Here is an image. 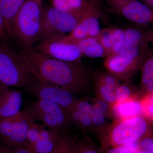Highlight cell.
<instances>
[{"instance_id": "obj_24", "label": "cell", "mask_w": 153, "mask_h": 153, "mask_svg": "<svg viewBox=\"0 0 153 153\" xmlns=\"http://www.w3.org/2000/svg\"><path fill=\"white\" fill-rule=\"evenodd\" d=\"M140 100L142 115L153 123V94H143Z\"/></svg>"}, {"instance_id": "obj_36", "label": "cell", "mask_w": 153, "mask_h": 153, "mask_svg": "<svg viewBox=\"0 0 153 153\" xmlns=\"http://www.w3.org/2000/svg\"><path fill=\"white\" fill-rule=\"evenodd\" d=\"M11 38L7 32L4 21L0 11V41H10Z\"/></svg>"}, {"instance_id": "obj_32", "label": "cell", "mask_w": 153, "mask_h": 153, "mask_svg": "<svg viewBox=\"0 0 153 153\" xmlns=\"http://www.w3.org/2000/svg\"><path fill=\"white\" fill-rule=\"evenodd\" d=\"M76 126L84 131H93V122L91 114H83L82 118Z\"/></svg>"}, {"instance_id": "obj_29", "label": "cell", "mask_w": 153, "mask_h": 153, "mask_svg": "<svg viewBox=\"0 0 153 153\" xmlns=\"http://www.w3.org/2000/svg\"><path fill=\"white\" fill-rule=\"evenodd\" d=\"M95 78V80L103 83L114 90L120 84V81L121 80L108 71L99 73Z\"/></svg>"}, {"instance_id": "obj_1", "label": "cell", "mask_w": 153, "mask_h": 153, "mask_svg": "<svg viewBox=\"0 0 153 153\" xmlns=\"http://www.w3.org/2000/svg\"><path fill=\"white\" fill-rule=\"evenodd\" d=\"M21 52L31 74L41 81L73 93L84 91L90 84V74L80 63L57 60L33 49H23Z\"/></svg>"}, {"instance_id": "obj_27", "label": "cell", "mask_w": 153, "mask_h": 153, "mask_svg": "<svg viewBox=\"0 0 153 153\" xmlns=\"http://www.w3.org/2000/svg\"><path fill=\"white\" fill-rule=\"evenodd\" d=\"M93 125V131L99 134L108 126L107 117L101 112L93 109L91 113Z\"/></svg>"}, {"instance_id": "obj_28", "label": "cell", "mask_w": 153, "mask_h": 153, "mask_svg": "<svg viewBox=\"0 0 153 153\" xmlns=\"http://www.w3.org/2000/svg\"><path fill=\"white\" fill-rule=\"evenodd\" d=\"M47 127L44 124H33L28 130L27 134V145L26 147L34 144L38 141L41 133Z\"/></svg>"}, {"instance_id": "obj_5", "label": "cell", "mask_w": 153, "mask_h": 153, "mask_svg": "<svg viewBox=\"0 0 153 153\" xmlns=\"http://www.w3.org/2000/svg\"><path fill=\"white\" fill-rule=\"evenodd\" d=\"M89 13L82 14L69 13L62 12L51 5L43 7L42 28L40 40L50 36L70 33Z\"/></svg>"}, {"instance_id": "obj_4", "label": "cell", "mask_w": 153, "mask_h": 153, "mask_svg": "<svg viewBox=\"0 0 153 153\" xmlns=\"http://www.w3.org/2000/svg\"><path fill=\"white\" fill-rule=\"evenodd\" d=\"M32 76L21 51L14 49L10 41H0V82L25 88Z\"/></svg>"}, {"instance_id": "obj_33", "label": "cell", "mask_w": 153, "mask_h": 153, "mask_svg": "<svg viewBox=\"0 0 153 153\" xmlns=\"http://www.w3.org/2000/svg\"><path fill=\"white\" fill-rule=\"evenodd\" d=\"M0 153H33L26 147H12L1 143H0Z\"/></svg>"}, {"instance_id": "obj_18", "label": "cell", "mask_w": 153, "mask_h": 153, "mask_svg": "<svg viewBox=\"0 0 153 153\" xmlns=\"http://www.w3.org/2000/svg\"><path fill=\"white\" fill-rule=\"evenodd\" d=\"M26 0H0V11L5 20L12 21Z\"/></svg>"}, {"instance_id": "obj_13", "label": "cell", "mask_w": 153, "mask_h": 153, "mask_svg": "<svg viewBox=\"0 0 153 153\" xmlns=\"http://www.w3.org/2000/svg\"><path fill=\"white\" fill-rule=\"evenodd\" d=\"M63 130L58 129H44L34 144L26 147L33 153H50L57 144Z\"/></svg>"}, {"instance_id": "obj_31", "label": "cell", "mask_w": 153, "mask_h": 153, "mask_svg": "<svg viewBox=\"0 0 153 153\" xmlns=\"http://www.w3.org/2000/svg\"><path fill=\"white\" fill-rule=\"evenodd\" d=\"M73 108L83 114H91L93 109V104L92 101L90 102L85 99H78Z\"/></svg>"}, {"instance_id": "obj_2", "label": "cell", "mask_w": 153, "mask_h": 153, "mask_svg": "<svg viewBox=\"0 0 153 153\" xmlns=\"http://www.w3.org/2000/svg\"><path fill=\"white\" fill-rule=\"evenodd\" d=\"M152 134V123L143 116L117 120L98 134L101 149L138 142L144 137Z\"/></svg>"}, {"instance_id": "obj_25", "label": "cell", "mask_w": 153, "mask_h": 153, "mask_svg": "<svg viewBox=\"0 0 153 153\" xmlns=\"http://www.w3.org/2000/svg\"><path fill=\"white\" fill-rule=\"evenodd\" d=\"M74 153H100L91 140L88 138H83L76 140Z\"/></svg>"}, {"instance_id": "obj_34", "label": "cell", "mask_w": 153, "mask_h": 153, "mask_svg": "<svg viewBox=\"0 0 153 153\" xmlns=\"http://www.w3.org/2000/svg\"><path fill=\"white\" fill-rule=\"evenodd\" d=\"M100 153H134L136 152L126 146L99 149Z\"/></svg>"}, {"instance_id": "obj_39", "label": "cell", "mask_w": 153, "mask_h": 153, "mask_svg": "<svg viewBox=\"0 0 153 153\" xmlns=\"http://www.w3.org/2000/svg\"></svg>"}, {"instance_id": "obj_20", "label": "cell", "mask_w": 153, "mask_h": 153, "mask_svg": "<svg viewBox=\"0 0 153 153\" xmlns=\"http://www.w3.org/2000/svg\"><path fill=\"white\" fill-rule=\"evenodd\" d=\"M126 43L125 46H142L146 45V41L148 40L147 34L134 28H129L125 30Z\"/></svg>"}, {"instance_id": "obj_30", "label": "cell", "mask_w": 153, "mask_h": 153, "mask_svg": "<svg viewBox=\"0 0 153 153\" xmlns=\"http://www.w3.org/2000/svg\"><path fill=\"white\" fill-rule=\"evenodd\" d=\"M93 108L101 112L107 117L112 115V108L109 103L100 99L93 100L92 101Z\"/></svg>"}, {"instance_id": "obj_23", "label": "cell", "mask_w": 153, "mask_h": 153, "mask_svg": "<svg viewBox=\"0 0 153 153\" xmlns=\"http://www.w3.org/2000/svg\"><path fill=\"white\" fill-rule=\"evenodd\" d=\"M116 103H119L137 95L133 91L131 86L128 83L120 84L115 90ZM115 103V104H116Z\"/></svg>"}, {"instance_id": "obj_15", "label": "cell", "mask_w": 153, "mask_h": 153, "mask_svg": "<svg viewBox=\"0 0 153 153\" xmlns=\"http://www.w3.org/2000/svg\"><path fill=\"white\" fill-rule=\"evenodd\" d=\"M51 5L65 13L82 14L94 10L90 4L85 0H48Z\"/></svg>"}, {"instance_id": "obj_26", "label": "cell", "mask_w": 153, "mask_h": 153, "mask_svg": "<svg viewBox=\"0 0 153 153\" xmlns=\"http://www.w3.org/2000/svg\"><path fill=\"white\" fill-rule=\"evenodd\" d=\"M97 37L108 55H111L114 47V40L111 28L101 30Z\"/></svg>"}, {"instance_id": "obj_38", "label": "cell", "mask_w": 153, "mask_h": 153, "mask_svg": "<svg viewBox=\"0 0 153 153\" xmlns=\"http://www.w3.org/2000/svg\"><path fill=\"white\" fill-rule=\"evenodd\" d=\"M134 153H150L148 152V151L142 149H139L136 152H135Z\"/></svg>"}, {"instance_id": "obj_14", "label": "cell", "mask_w": 153, "mask_h": 153, "mask_svg": "<svg viewBox=\"0 0 153 153\" xmlns=\"http://www.w3.org/2000/svg\"><path fill=\"white\" fill-rule=\"evenodd\" d=\"M140 98L137 94L123 102L116 103L111 107L113 115L117 120L143 116Z\"/></svg>"}, {"instance_id": "obj_8", "label": "cell", "mask_w": 153, "mask_h": 153, "mask_svg": "<svg viewBox=\"0 0 153 153\" xmlns=\"http://www.w3.org/2000/svg\"><path fill=\"white\" fill-rule=\"evenodd\" d=\"M25 110L35 120L41 122L49 128L63 130L70 123L67 111L51 102L38 99Z\"/></svg>"}, {"instance_id": "obj_22", "label": "cell", "mask_w": 153, "mask_h": 153, "mask_svg": "<svg viewBox=\"0 0 153 153\" xmlns=\"http://www.w3.org/2000/svg\"><path fill=\"white\" fill-rule=\"evenodd\" d=\"M111 30L114 40V47L111 55L119 54L125 45V31L118 28H111Z\"/></svg>"}, {"instance_id": "obj_17", "label": "cell", "mask_w": 153, "mask_h": 153, "mask_svg": "<svg viewBox=\"0 0 153 153\" xmlns=\"http://www.w3.org/2000/svg\"><path fill=\"white\" fill-rule=\"evenodd\" d=\"M83 55L91 58L106 57L107 52L100 43L97 37L85 38L75 42Z\"/></svg>"}, {"instance_id": "obj_3", "label": "cell", "mask_w": 153, "mask_h": 153, "mask_svg": "<svg viewBox=\"0 0 153 153\" xmlns=\"http://www.w3.org/2000/svg\"><path fill=\"white\" fill-rule=\"evenodd\" d=\"M44 4L43 0H26L14 19L13 38L23 49H33L40 39Z\"/></svg>"}, {"instance_id": "obj_9", "label": "cell", "mask_w": 153, "mask_h": 153, "mask_svg": "<svg viewBox=\"0 0 153 153\" xmlns=\"http://www.w3.org/2000/svg\"><path fill=\"white\" fill-rule=\"evenodd\" d=\"M25 88L38 99L46 100L60 105L66 111L72 109L78 99L73 92L63 88L31 77Z\"/></svg>"}, {"instance_id": "obj_37", "label": "cell", "mask_w": 153, "mask_h": 153, "mask_svg": "<svg viewBox=\"0 0 153 153\" xmlns=\"http://www.w3.org/2000/svg\"><path fill=\"white\" fill-rule=\"evenodd\" d=\"M148 40H150L153 44V31L148 33Z\"/></svg>"}, {"instance_id": "obj_16", "label": "cell", "mask_w": 153, "mask_h": 153, "mask_svg": "<svg viewBox=\"0 0 153 153\" xmlns=\"http://www.w3.org/2000/svg\"><path fill=\"white\" fill-rule=\"evenodd\" d=\"M140 85L144 93L153 94V52L147 49L142 61Z\"/></svg>"}, {"instance_id": "obj_19", "label": "cell", "mask_w": 153, "mask_h": 153, "mask_svg": "<svg viewBox=\"0 0 153 153\" xmlns=\"http://www.w3.org/2000/svg\"><path fill=\"white\" fill-rule=\"evenodd\" d=\"M76 140L68 134L62 132L57 144L50 153H74Z\"/></svg>"}, {"instance_id": "obj_21", "label": "cell", "mask_w": 153, "mask_h": 153, "mask_svg": "<svg viewBox=\"0 0 153 153\" xmlns=\"http://www.w3.org/2000/svg\"><path fill=\"white\" fill-rule=\"evenodd\" d=\"M94 89L98 99L106 102L111 107L115 104V90L96 80L94 82Z\"/></svg>"}, {"instance_id": "obj_6", "label": "cell", "mask_w": 153, "mask_h": 153, "mask_svg": "<svg viewBox=\"0 0 153 153\" xmlns=\"http://www.w3.org/2000/svg\"><path fill=\"white\" fill-rule=\"evenodd\" d=\"M33 49L52 58L71 63H81L83 56L76 43L68 38L67 34H59L43 39Z\"/></svg>"}, {"instance_id": "obj_35", "label": "cell", "mask_w": 153, "mask_h": 153, "mask_svg": "<svg viewBox=\"0 0 153 153\" xmlns=\"http://www.w3.org/2000/svg\"><path fill=\"white\" fill-rule=\"evenodd\" d=\"M140 149L153 153V134L143 137L139 141Z\"/></svg>"}, {"instance_id": "obj_11", "label": "cell", "mask_w": 153, "mask_h": 153, "mask_svg": "<svg viewBox=\"0 0 153 153\" xmlns=\"http://www.w3.org/2000/svg\"><path fill=\"white\" fill-rule=\"evenodd\" d=\"M22 101L21 91L0 82V119L12 117L21 112Z\"/></svg>"}, {"instance_id": "obj_12", "label": "cell", "mask_w": 153, "mask_h": 153, "mask_svg": "<svg viewBox=\"0 0 153 153\" xmlns=\"http://www.w3.org/2000/svg\"><path fill=\"white\" fill-rule=\"evenodd\" d=\"M101 30L98 17L93 11L82 19L67 36L71 41L75 43L85 38L97 37Z\"/></svg>"}, {"instance_id": "obj_10", "label": "cell", "mask_w": 153, "mask_h": 153, "mask_svg": "<svg viewBox=\"0 0 153 153\" xmlns=\"http://www.w3.org/2000/svg\"><path fill=\"white\" fill-rule=\"evenodd\" d=\"M142 61L120 54H113L105 57L104 66L108 72L119 79L126 80L141 66Z\"/></svg>"}, {"instance_id": "obj_7", "label": "cell", "mask_w": 153, "mask_h": 153, "mask_svg": "<svg viewBox=\"0 0 153 153\" xmlns=\"http://www.w3.org/2000/svg\"><path fill=\"white\" fill-rule=\"evenodd\" d=\"M36 122L25 110L12 117L0 119V141L10 146L26 147L28 130Z\"/></svg>"}]
</instances>
